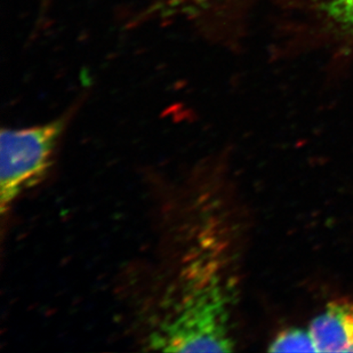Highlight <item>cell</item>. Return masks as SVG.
<instances>
[{"mask_svg":"<svg viewBox=\"0 0 353 353\" xmlns=\"http://www.w3.org/2000/svg\"><path fill=\"white\" fill-rule=\"evenodd\" d=\"M65 127L63 118L0 134V212L5 215L21 194L43 180Z\"/></svg>","mask_w":353,"mask_h":353,"instance_id":"2","label":"cell"},{"mask_svg":"<svg viewBox=\"0 0 353 353\" xmlns=\"http://www.w3.org/2000/svg\"><path fill=\"white\" fill-rule=\"evenodd\" d=\"M182 288L174 307L150 335L154 350L175 352H229V296L221 276L208 268Z\"/></svg>","mask_w":353,"mask_h":353,"instance_id":"1","label":"cell"},{"mask_svg":"<svg viewBox=\"0 0 353 353\" xmlns=\"http://www.w3.org/2000/svg\"><path fill=\"white\" fill-rule=\"evenodd\" d=\"M330 10L353 34V0H330Z\"/></svg>","mask_w":353,"mask_h":353,"instance_id":"5","label":"cell"},{"mask_svg":"<svg viewBox=\"0 0 353 353\" xmlns=\"http://www.w3.org/2000/svg\"><path fill=\"white\" fill-rule=\"evenodd\" d=\"M316 352H353V302L334 301L309 327Z\"/></svg>","mask_w":353,"mask_h":353,"instance_id":"3","label":"cell"},{"mask_svg":"<svg viewBox=\"0 0 353 353\" xmlns=\"http://www.w3.org/2000/svg\"><path fill=\"white\" fill-rule=\"evenodd\" d=\"M173 3H196V1H203V0H168Z\"/></svg>","mask_w":353,"mask_h":353,"instance_id":"6","label":"cell"},{"mask_svg":"<svg viewBox=\"0 0 353 353\" xmlns=\"http://www.w3.org/2000/svg\"><path fill=\"white\" fill-rule=\"evenodd\" d=\"M269 351L272 352H316L309 330L292 328L278 334Z\"/></svg>","mask_w":353,"mask_h":353,"instance_id":"4","label":"cell"}]
</instances>
